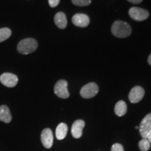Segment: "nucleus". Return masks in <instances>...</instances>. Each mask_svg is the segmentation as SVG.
<instances>
[{
	"mask_svg": "<svg viewBox=\"0 0 151 151\" xmlns=\"http://www.w3.org/2000/svg\"><path fill=\"white\" fill-rule=\"evenodd\" d=\"M0 82L8 88H14L18 84V78L12 73H4L0 76Z\"/></svg>",
	"mask_w": 151,
	"mask_h": 151,
	"instance_id": "nucleus-7",
	"label": "nucleus"
},
{
	"mask_svg": "<svg viewBox=\"0 0 151 151\" xmlns=\"http://www.w3.org/2000/svg\"><path fill=\"white\" fill-rule=\"evenodd\" d=\"M148 62L149 65H151V54L149 55L148 58Z\"/></svg>",
	"mask_w": 151,
	"mask_h": 151,
	"instance_id": "nucleus-22",
	"label": "nucleus"
},
{
	"mask_svg": "<svg viewBox=\"0 0 151 151\" xmlns=\"http://www.w3.org/2000/svg\"><path fill=\"white\" fill-rule=\"evenodd\" d=\"M12 120L10 110L7 106H0V121H2L5 123H9Z\"/></svg>",
	"mask_w": 151,
	"mask_h": 151,
	"instance_id": "nucleus-13",
	"label": "nucleus"
},
{
	"mask_svg": "<svg viewBox=\"0 0 151 151\" xmlns=\"http://www.w3.org/2000/svg\"><path fill=\"white\" fill-rule=\"evenodd\" d=\"M71 1L78 6H86L91 4V0H71Z\"/></svg>",
	"mask_w": 151,
	"mask_h": 151,
	"instance_id": "nucleus-18",
	"label": "nucleus"
},
{
	"mask_svg": "<svg viewBox=\"0 0 151 151\" xmlns=\"http://www.w3.org/2000/svg\"><path fill=\"white\" fill-rule=\"evenodd\" d=\"M129 15L133 20L143 21L149 17V12L146 9L139 7H132L129 10Z\"/></svg>",
	"mask_w": 151,
	"mask_h": 151,
	"instance_id": "nucleus-6",
	"label": "nucleus"
},
{
	"mask_svg": "<svg viewBox=\"0 0 151 151\" xmlns=\"http://www.w3.org/2000/svg\"><path fill=\"white\" fill-rule=\"evenodd\" d=\"M85 127V122L82 120H77L73 122L71 127V134L75 139L82 137L83 129Z\"/></svg>",
	"mask_w": 151,
	"mask_h": 151,
	"instance_id": "nucleus-11",
	"label": "nucleus"
},
{
	"mask_svg": "<svg viewBox=\"0 0 151 151\" xmlns=\"http://www.w3.org/2000/svg\"><path fill=\"white\" fill-rule=\"evenodd\" d=\"M128 1L131 2L132 4H140L142 2L143 0H127Z\"/></svg>",
	"mask_w": 151,
	"mask_h": 151,
	"instance_id": "nucleus-21",
	"label": "nucleus"
},
{
	"mask_svg": "<svg viewBox=\"0 0 151 151\" xmlns=\"http://www.w3.org/2000/svg\"><path fill=\"white\" fill-rule=\"evenodd\" d=\"M99 92V87L95 83H90L81 88L80 94L84 99H90L94 97Z\"/></svg>",
	"mask_w": 151,
	"mask_h": 151,
	"instance_id": "nucleus-4",
	"label": "nucleus"
},
{
	"mask_svg": "<svg viewBox=\"0 0 151 151\" xmlns=\"http://www.w3.org/2000/svg\"><path fill=\"white\" fill-rule=\"evenodd\" d=\"M41 140L43 146L47 149L50 148L53 143V134L52 130L49 128H46L41 132Z\"/></svg>",
	"mask_w": 151,
	"mask_h": 151,
	"instance_id": "nucleus-9",
	"label": "nucleus"
},
{
	"mask_svg": "<svg viewBox=\"0 0 151 151\" xmlns=\"http://www.w3.org/2000/svg\"><path fill=\"white\" fill-rule=\"evenodd\" d=\"M72 22L76 27H86L90 24V18L86 14H76L73 16Z\"/></svg>",
	"mask_w": 151,
	"mask_h": 151,
	"instance_id": "nucleus-10",
	"label": "nucleus"
},
{
	"mask_svg": "<svg viewBox=\"0 0 151 151\" xmlns=\"http://www.w3.org/2000/svg\"><path fill=\"white\" fill-rule=\"evenodd\" d=\"M135 128H136V129H139V127H138V126H137V127H136Z\"/></svg>",
	"mask_w": 151,
	"mask_h": 151,
	"instance_id": "nucleus-23",
	"label": "nucleus"
},
{
	"mask_svg": "<svg viewBox=\"0 0 151 151\" xmlns=\"http://www.w3.org/2000/svg\"><path fill=\"white\" fill-rule=\"evenodd\" d=\"M12 32L8 27L0 28V43L8 39L11 36Z\"/></svg>",
	"mask_w": 151,
	"mask_h": 151,
	"instance_id": "nucleus-16",
	"label": "nucleus"
},
{
	"mask_svg": "<svg viewBox=\"0 0 151 151\" xmlns=\"http://www.w3.org/2000/svg\"><path fill=\"white\" fill-rule=\"evenodd\" d=\"M127 106L124 101H119L115 106V113L119 117L123 116L127 113Z\"/></svg>",
	"mask_w": 151,
	"mask_h": 151,
	"instance_id": "nucleus-15",
	"label": "nucleus"
},
{
	"mask_svg": "<svg viewBox=\"0 0 151 151\" xmlns=\"http://www.w3.org/2000/svg\"><path fill=\"white\" fill-rule=\"evenodd\" d=\"M145 91L140 86H135L131 90L129 94V99L130 102L136 104L139 102L144 97Z\"/></svg>",
	"mask_w": 151,
	"mask_h": 151,
	"instance_id": "nucleus-8",
	"label": "nucleus"
},
{
	"mask_svg": "<svg viewBox=\"0 0 151 151\" xmlns=\"http://www.w3.org/2000/svg\"><path fill=\"white\" fill-rule=\"evenodd\" d=\"M38 48V42L33 38L22 39L17 46V50L22 55H28L35 52Z\"/></svg>",
	"mask_w": 151,
	"mask_h": 151,
	"instance_id": "nucleus-2",
	"label": "nucleus"
},
{
	"mask_svg": "<svg viewBox=\"0 0 151 151\" xmlns=\"http://www.w3.org/2000/svg\"><path fill=\"white\" fill-rule=\"evenodd\" d=\"M68 83L65 80H60L56 83L54 87L55 94L62 99H67L70 96L67 89Z\"/></svg>",
	"mask_w": 151,
	"mask_h": 151,
	"instance_id": "nucleus-5",
	"label": "nucleus"
},
{
	"mask_svg": "<svg viewBox=\"0 0 151 151\" xmlns=\"http://www.w3.org/2000/svg\"><path fill=\"white\" fill-rule=\"evenodd\" d=\"M68 131V127L65 123H62L59 124L58 125V127L56 128L55 131V135L56 138L58 140H62L66 137Z\"/></svg>",
	"mask_w": 151,
	"mask_h": 151,
	"instance_id": "nucleus-14",
	"label": "nucleus"
},
{
	"mask_svg": "<svg viewBox=\"0 0 151 151\" xmlns=\"http://www.w3.org/2000/svg\"><path fill=\"white\" fill-rule=\"evenodd\" d=\"M60 0H48L49 5L52 8H55V7L58 6V4H60Z\"/></svg>",
	"mask_w": 151,
	"mask_h": 151,
	"instance_id": "nucleus-20",
	"label": "nucleus"
},
{
	"mask_svg": "<svg viewBox=\"0 0 151 151\" xmlns=\"http://www.w3.org/2000/svg\"><path fill=\"white\" fill-rule=\"evenodd\" d=\"M55 23L60 29H65L67 25V19L65 14L63 12H58L54 18Z\"/></svg>",
	"mask_w": 151,
	"mask_h": 151,
	"instance_id": "nucleus-12",
	"label": "nucleus"
},
{
	"mask_svg": "<svg viewBox=\"0 0 151 151\" xmlns=\"http://www.w3.org/2000/svg\"><path fill=\"white\" fill-rule=\"evenodd\" d=\"M111 32L115 37L126 38L132 34V28L131 26L127 22L121 20H117L113 22L111 27Z\"/></svg>",
	"mask_w": 151,
	"mask_h": 151,
	"instance_id": "nucleus-1",
	"label": "nucleus"
},
{
	"mask_svg": "<svg viewBox=\"0 0 151 151\" xmlns=\"http://www.w3.org/2000/svg\"><path fill=\"white\" fill-rule=\"evenodd\" d=\"M111 151H124L123 146L120 143H115L111 147Z\"/></svg>",
	"mask_w": 151,
	"mask_h": 151,
	"instance_id": "nucleus-19",
	"label": "nucleus"
},
{
	"mask_svg": "<svg viewBox=\"0 0 151 151\" xmlns=\"http://www.w3.org/2000/svg\"><path fill=\"white\" fill-rule=\"evenodd\" d=\"M139 132L143 139H146L151 143V113L147 114L141 120Z\"/></svg>",
	"mask_w": 151,
	"mask_h": 151,
	"instance_id": "nucleus-3",
	"label": "nucleus"
},
{
	"mask_svg": "<svg viewBox=\"0 0 151 151\" xmlns=\"http://www.w3.org/2000/svg\"><path fill=\"white\" fill-rule=\"evenodd\" d=\"M150 142L148 139H143L139 141V146L141 151H148L150 148Z\"/></svg>",
	"mask_w": 151,
	"mask_h": 151,
	"instance_id": "nucleus-17",
	"label": "nucleus"
}]
</instances>
